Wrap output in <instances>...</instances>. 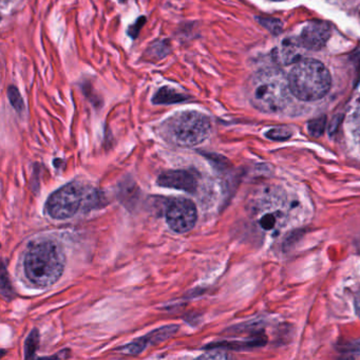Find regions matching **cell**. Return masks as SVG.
Listing matches in <instances>:
<instances>
[{
  "instance_id": "obj_1",
  "label": "cell",
  "mask_w": 360,
  "mask_h": 360,
  "mask_svg": "<svg viewBox=\"0 0 360 360\" xmlns=\"http://www.w3.org/2000/svg\"><path fill=\"white\" fill-rule=\"evenodd\" d=\"M66 256L56 240L43 238L29 245L24 259L27 279L39 288L54 285L64 274Z\"/></svg>"
},
{
  "instance_id": "obj_2",
  "label": "cell",
  "mask_w": 360,
  "mask_h": 360,
  "mask_svg": "<svg viewBox=\"0 0 360 360\" xmlns=\"http://www.w3.org/2000/svg\"><path fill=\"white\" fill-rule=\"evenodd\" d=\"M248 88L252 106L263 112H279L290 102L292 91L288 77L278 69L259 71L252 75Z\"/></svg>"
},
{
  "instance_id": "obj_3",
  "label": "cell",
  "mask_w": 360,
  "mask_h": 360,
  "mask_svg": "<svg viewBox=\"0 0 360 360\" xmlns=\"http://www.w3.org/2000/svg\"><path fill=\"white\" fill-rule=\"evenodd\" d=\"M290 91L298 100L314 102L324 98L330 91L332 77L319 60H301L288 75Z\"/></svg>"
},
{
  "instance_id": "obj_4",
  "label": "cell",
  "mask_w": 360,
  "mask_h": 360,
  "mask_svg": "<svg viewBox=\"0 0 360 360\" xmlns=\"http://www.w3.org/2000/svg\"><path fill=\"white\" fill-rule=\"evenodd\" d=\"M162 134L178 146L195 147L210 138L212 123L207 115L199 111H182L164 122Z\"/></svg>"
},
{
  "instance_id": "obj_5",
  "label": "cell",
  "mask_w": 360,
  "mask_h": 360,
  "mask_svg": "<svg viewBox=\"0 0 360 360\" xmlns=\"http://www.w3.org/2000/svg\"><path fill=\"white\" fill-rule=\"evenodd\" d=\"M90 200L94 197L86 193L85 187L77 182L69 183L50 195L46 212L52 219L67 220L73 218Z\"/></svg>"
},
{
  "instance_id": "obj_6",
  "label": "cell",
  "mask_w": 360,
  "mask_h": 360,
  "mask_svg": "<svg viewBox=\"0 0 360 360\" xmlns=\"http://www.w3.org/2000/svg\"><path fill=\"white\" fill-rule=\"evenodd\" d=\"M198 220L195 204L186 198H176L166 208V221L168 226L176 233H185L195 227Z\"/></svg>"
},
{
  "instance_id": "obj_7",
  "label": "cell",
  "mask_w": 360,
  "mask_h": 360,
  "mask_svg": "<svg viewBox=\"0 0 360 360\" xmlns=\"http://www.w3.org/2000/svg\"><path fill=\"white\" fill-rule=\"evenodd\" d=\"M330 37V27L328 22L313 20L303 27L299 41L305 49L319 50L326 46Z\"/></svg>"
},
{
  "instance_id": "obj_8",
  "label": "cell",
  "mask_w": 360,
  "mask_h": 360,
  "mask_svg": "<svg viewBox=\"0 0 360 360\" xmlns=\"http://www.w3.org/2000/svg\"><path fill=\"white\" fill-rule=\"evenodd\" d=\"M178 326H165L163 328H157L153 332L149 333L146 336L136 339L132 342L120 347L122 353L131 354V355H138L146 349L149 345H157V343L163 342L167 340L170 337L174 336L178 332Z\"/></svg>"
},
{
  "instance_id": "obj_9",
  "label": "cell",
  "mask_w": 360,
  "mask_h": 360,
  "mask_svg": "<svg viewBox=\"0 0 360 360\" xmlns=\"http://www.w3.org/2000/svg\"><path fill=\"white\" fill-rule=\"evenodd\" d=\"M157 183L165 188L178 189L189 193H195L198 188L197 178L188 170H167L159 176Z\"/></svg>"
},
{
  "instance_id": "obj_10",
  "label": "cell",
  "mask_w": 360,
  "mask_h": 360,
  "mask_svg": "<svg viewBox=\"0 0 360 360\" xmlns=\"http://www.w3.org/2000/svg\"><path fill=\"white\" fill-rule=\"evenodd\" d=\"M305 48L303 47L302 44L300 41H296V39H288V41H283L278 48L277 52H276V58L278 62L281 63L283 65H290L292 63L301 60V58L303 56V50Z\"/></svg>"
},
{
  "instance_id": "obj_11",
  "label": "cell",
  "mask_w": 360,
  "mask_h": 360,
  "mask_svg": "<svg viewBox=\"0 0 360 360\" xmlns=\"http://www.w3.org/2000/svg\"><path fill=\"white\" fill-rule=\"evenodd\" d=\"M187 100H189V96L186 94H181L176 89L165 86L155 92L151 101L155 105H174L186 102Z\"/></svg>"
},
{
  "instance_id": "obj_12",
  "label": "cell",
  "mask_w": 360,
  "mask_h": 360,
  "mask_svg": "<svg viewBox=\"0 0 360 360\" xmlns=\"http://www.w3.org/2000/svg\"><path fill=\"white\" fill-rule=\"evenodd\" d=\"M170 48L169 43L167 41H159L153 43L149 48L147 54L150 56V58H157V60H162L169 53Z\"/></svg>"
},
{
  "instance_id": "obj_13",
  "label": "cell",
  "mask_w": 360,
  "mask_h": 360,
  "mask_svg": "<svg viewBox=\"0 0 360 360\" xmlns=\"http://www.w3.org/2000/svg\"><path fill=\"white\" fill-rule=\"evenodd\" d=\"M8 98H9L11 106L13 107L18 113L24 112L25 109H26L24 98H22L20 90H18L15 86H9V88H8Z\"/></svg>"
},
{
  "instance_id": "obj_14",
  "label": "cell",
  "mask_w": 360,
  "mask_h": 360,
  "mask_svg": "<svg viewBox=\"0 0 360 360\" xmlns=\"http://www.w3.org/2000/svg\"><path fill=\"white\" fill-rule=\"evenodd\" d=\"M39 345V333L37 330H33L27 338L25 343V357H34L37 353V347Z\"/></svg>"
},
{
  "instance_id": "obj_15",
  "label": "cell",
  "mask_w": 360,
  "mask_h": 360,
  "mask_svg": "<svg viewBox=\"0 0 360 360\" xmlns=\"http://www.w3.org/2000/svg\"><path fill=\"white\" fill-rule=\"evenodd\" d=\"M1 294H3L4 298L7 299V300H11L15 296L5 264H3V267H1Z\"/></svg>"
},
{
  "instance_id": "obj_16",
  "label": "cell",
  "mask_w": 360,
  "mask_h": 360,
  "mask_svg": "<svg viewBox=\"0 0 360 360\" xmlns=\"http://www.w3.org/2000/svg\"><path fill=\"white\" fill-rule=\"evenodd\" d=\"M146 22L147 18L145 16H140L134 24L130 25L127 30V34L129 35V37H131L132 39H136L139 34H140L141 30H142Z\"/></svg>"
},
{
  "instance_id": "obj_17",
  "label": "cell",
  "mask_w": 360,
  "mask_h": 360,
  "mask_svg": "<svg viewBox=\"0 0 360 360\" xmlns=\"http://www.w3.org/2000/svg\"><path fill=\"white\" fill-rule=\"evenodd\" d=\"M267 136L271 140H286L290 138V132L285 129H273L269 131Z\"/></svg>"
},
{
  "instance_id": "obj_18",
  "label": "cell",
  "mask_w": 360,
  "mask_h": 360,
  "mask_svg": "<svg viewBox=\"0 0 360 360\" xmlns=\"http://www.w3.org/2000/svg\"><path fill=\"white\" fill-rule=\"evenodd\" d=\"M354 139H355V142L357 143L358 147H359L360 149V124H358L357 126H356L355 129H354Z\"/></svg>"
},
{
  "instance_id": "obj_19",
  "label": "cell",
  "mask_w": 360,
  "mask_h": 360,
  "mask_svg": "<svg viewBox=\"0 0 360 360\" xmlns=\"http://www.w3.org/2000/svg\"><path fill=\"white\" fill-rule=\"evenodd\" d=\"M355 307L358 316L360 317V290H358L357 295H356Z\"/></svg>"
},
{
  "instance_id": "obj_20",
  "label": "cell",
  "mask_w": 360,
  "mask_h": 360,
  "mask_svg": "<svg viewBox=\"0 0 360 360\" xmlns=\"http://www.w3.org/2000/svg\"><path fill=\"white\" fill-rule=\"evenodd\" d=\"M120 4H126L128 3V0H117Z\"/></svg>"
},
{
  "instance_id": "obj_21",
  "label": "cell",
  "mask_w": 360,
  "mask_h": 360,
  "mask_svg": "<svg viewBox=\"0 0 360 360\" xmlns=\"http://www.w3.org/2000/svg\"><path fill=\"white\" fill-rule=\"evenodd\" d=\"M273 1H283V0H273Z\"/></svg>"
}]
</instances>
